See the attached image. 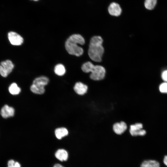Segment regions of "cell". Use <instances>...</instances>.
Segmentation results:
<instances>
[{
	"instance_id": "cell-2",
	"label": "cell",
	"mask_w": 167,
	"mask_h": 167,
	"mask_svg": "<svg viewBox=\"0 0 167 167\" xmlns=\"http://www.w3.org/2000/svg\"><path fill=\"white\" fill-rule=\"evenodd\" d=\"M103 40L100 36H95L91 38L88 49V54L94 61L99 62L101 61L104 49L102 45Z\"/></svg>"
},
{
	"instance_id": "cell-13",
	"label": "cell",
	"mask_w": 167,
	"mask_h": 167,
	"mask_svg": "<svg viewBox=\"0 0 167 167\" xmlns=\"http://www.w3.org/2000/svg\"><path fill=\"white\" fill-rule=\"evenodd\" d=\"M68 133L67 130L64 127L59 128L56 129L55 131L56 137L59 139L67 135Z\"/></svg>"
},
{
	"instance_id": "cell-18",
	"label": "cell",
	"mask_w": 167,
	"mask_h": 167,
	"mask_svg": "<svg viewBox=\"0 0 167 167\" xmlns=\"http://www.w3.org/2000/svg\"><path fill=\"white\" fill-rule=\"evenodd\" d=\"M7 167H21L20 164L17 162L12 160H9L7 163Z\"/></svg>"
},
{
	"instance_id": "cell-7",
	"label": "cell",
	"mask_w": 167,
	"mask_h": 167,
	"mask_svg": "<svg viewBox=\"0 0 167 167\" xmlns=\"http://www.w3.org/2000/svg\"><path fill=\"white\" fill-rule=\"evenodd\" d=\"M8 38L11 43L13 45H20L24 41L23 38L19 34L15 32H10L8 33Z\"/></svg>"
},
{
	"instance_id": "cell-9",
	"label": "cell",
	"mask_w": 167,
	"mask_h": 167,
	"mask_svg": "<svg viewBox=\"0 0 167 167\" xmlns=\"http://www.w3.org/2000/svg\"><path fill=\"white\" fill-rule=\"evenodd\" d=\"M0 113L3 118H6L14 116L15 110L13 107L5 105L2 108Z\"/></svg>"
},
{
	"instance_id": "cell-17",
	"label": "cell",
	"mask_w": 167,
	"mask_h": 167,
	"mask_svg": "<svg viewBox=\"0 0 167 167\" xmlns=\"http://www.w3.org/2000/svg\"><path fill=\"white\" fill-rule=\"evenodd\" d=\"M157 3V0H145L144 2L145 7L149 10L154 8Z\"/></svg>"
},
{
	"instance_id": "cell-11",
	"label": "cell",
	"mask_w": 167,
	"mask_h": 167,
	"mask_svg": "<svg viewBox=\"0 0 167 167\" xmlns=\"http://www.w3.org/2000/svg\"><path fill=\"white\" fill-rule=\"evenodd\" d=\"M88 89L87 86L81 82L76 83L74 87L75 91L79 95H83L87 92Z\"/></svg>"
},
{
	"instance_id": "cell-16",
	"label": "cell",
	"mask_w": 167,
	"mask_h": 167,
	"mask_svg": "<svg viewBox=\"0 0 167 167\" xmlns=\"http://www.w3.org/2000/svg\"><path fill=\"white\" fill-rule=\"evenodd\" d=\"M54 71L57 75L62 76L66 72V70L64 66L61 64L57 65L54 67Z\"/></svg>"
},
{
	"instance_id": "cell-23",
	"label": "cell",
	"mask_w": 167,
	"mask_h": 167,
	"mask_svg": "<svg viewBox=\"0 0 167 167\" xmlns=\"http://www.w3.org/2000/svg\"><path fill=\"white\" fill-rule=\"evenodd\" d=\"M33 0V1H38L39 0Z\"/></svg>"
},
{
	"instance_id": "cell-19",
	"label": "cell",
	"mask_w": 167,
	"mask_h": 167,
	"mask_svg": "<svg viewBox=\"0 0 167 167\" xmlns=\"http://www.w3.org/2000/svg\"><path fill=\"white\" fill-rule=\"evenodd\" d=\"M160 92L163 93H167V83L164 82L161 84L159 87Z\"/></svg>"
},
{
	"instance_id": "cell-6",
	"label": "cell",
	"mask_w": 167,
	"mask_h": 167,
	"mask_svg": "<svg viewBox=\"0 0 167 167\" xmlns=\"http://www.w3.org/2000/svg\"><path fill=\"white\" fill-rule=\"evenodd\" d=\"M143 125L140 123H137L130 126V132L133 136H143L146 133V131L142 129Z\"/></svg>"
},
{
	"instance_id": "cell-20",
	"label": "cell",
	"mask_w": 167,
	"mask_h": 167,
	"mask_svg": "<svg viewBox=\"0 0 167 167\" xmlns=\"http://www.w3.org/2000/svg\"><path fill=\"white\" fill-rule=\"evenodd\" d=\"M161 76L164 81L166 82H167V70H165L162 72Z\"/></svg>"
},
{
	"instance_id": "cell-14",
	"label": "cell",
	"mask_w": 167,
	"mask_h": 167,
	"mask_svg": "<svg viewBox=\"0 0 167 167\" xmlns=\"http://www.w3.org/2000/svg\"><path fill=\"white\" fill-rule=\"evenodd\" d=\"M140 167H160L158 162L152 160H146L143 161Z\"/></svg>"
},
{
	"instance_id": "cell-4",
	"label": "cell",
	"mask_w": 167,
	"mask_h": 167,
	"mask_svg": "<svg viewBox=\"0 0 167 167\" xmlns=\"http://www.w3.org/2000/svg\"><path fill=\"white\" fill-rule=\"evenodd\" d=\"M49 81V79L47 77L41 76L34 80L31 87L36 92H44L45 91L44 86L47 84Z\"/></svg>"
},
{
	"instance_id": "cell-12",
	"label": "cell",
	"mask_w": 167,
	"mask_h": 167,
	"mask_svg": "<svg viewBox=\"0 0 167 167\" xmlns=\"http://www.w3.org/2000/svg\"><path fill=\"white\" fill-rule=\"evenodd\" d=\"M55 156L56 158L60 161H66L68 159V154L65 150L59 149L56 152Z\"/></svg>"
},
{
	"instance_id": "cell-8",
	"label": "cell",
	"mask_w": 167,
	"mask_h": 167,
	"mask_svg": "<svg viewBox=\"0 0 167 167\" xmlns=\"http://www.w3.org/2000/svg\"><path fill=\"white\" fill-rule=\"evenodd\" d=\"M108 12L111 15L118 16L122 13V9L120 5L115 2H112L110 4L108 8Z\"/></svg>"
},
{
	"instance_id": "cell-5",
	"label": "cell",
	"mask_w": 167,
	"mask_h": 167,
	"mask_svg": "<svg viewBox=\"0 0 167 167\" xmlns=\"http://www.w3.org/2000/svg\"><path fill=\"white\" fill-rule=\"evenodd\" d=\"M14 66L11 61L6 60L0 64V74L3 77H6L12 71Z\"/></svg>"
},
{
	"instance_id": "cell-1",
	"label": "cell",
	"mask_w": 167,
	"mask_h": 167,
	"mask_svg": "<svg viewBox=\"0 0 167 167\" xmlns=\"http://www.w3.org/2000/svg\"><path fill=\"white\" fill-rule=\"evenodd\" d=\"M84 43L85 40L82 36L79 34H74L67 40L65 47L69 54L78 57L83 54L84 50L78 44L82 45Z\"/></svg>"
},
{
	"instance_id": "cell-3",
	"label": "cell",
	"mask_w": 167,
	"mask_h": 167,
	"mask_svg": "<svg viewBox=\"0 0 167 167\" xmlns=\"http://www.w3.org/2000/svg\"><path fill=\"white\" fill-rule=\"evenodd\" d=\"M81 69L84 72H91L90 77L93 80H100L103 79L105 76V68L101 66L94 65L90 62L84 63L82 66Z\"/></svg>"
},
{
	"instance_id": "cell-22",
	"label": "cell",
	"mask_w": 167,
	"mask_h": 167,
	"mask_svg": "<svg viewBox=\"0 0 167 167\" xmlns=\"http://www.w3.org/2000/svg\"><path fill=\"white\" fill-rule=\"evenodd\" d=\"M54 167H64L60 164H55L54 165Z\"/></svg>"
},
{
	"instance_id": "cell-21",
	"label": "cell",
	"mask_w": 167,
	"mask_h": 167,
	"mask_svg": "<svg viewBox=\"0 0 167 167\" xmlns=\"http://www.w3.org/2000/svg\"><path fill=\"white\" fill-rule=\"evenodd\" d=\"M163 162L164 164L167 166V156H165Z\"/></svg>"
},
{
	"instance_id": "cell-10",
	"label": "cell",
	"mask_w": 167,
	"mask_h": 167,
	"mask_svg": "<svg viewBox=\"0 0 167 167\" xmlns=\"http://www.w3.org/2000/svg\"><path fill=\"white\" fill-rule=\"evenodd\" d=\"M127 126L124 122H117L113 126V130L114 132L118 135H121L126 130Z\"/></svg>"
},
{
	"instance_id": "cell-15",
	"label": "cell",
	"mask_w": 167,
	"mask_h": 167,
	"mask_svg": "<svg viewBox=\"0 0 167 167\" xmlns=\"http://www.w3.org/2000/svg\"><path fill=\"white\" fill-rule=\"evenodd\" d=\"M9 91L10 93L13 95L18 94L21 91V89L16 84L13 83L9 87Z\"/></svg>"
}]
</instances>
